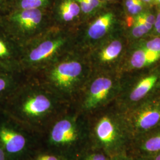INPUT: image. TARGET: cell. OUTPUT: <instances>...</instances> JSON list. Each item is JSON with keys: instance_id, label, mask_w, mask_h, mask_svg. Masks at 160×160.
<instances>
[{"instance_id": "6da1fadb", "label": "cell", "mask_w": 160, "mask_h": 160, "mask_svg": "<svg viewBox=\"0 0 160 160\" xmlns=\"http://www.w3.org/2000/svg\"><path fill=\"white\" fill-rule=\"evenodd\" d=\"M76 48V29L53 25L22 46L20 71L34 74Z\"/></svg>"}, {"instance_id": "7a4b0ae2", "label": "cell", "mask_w": 160, "mask_h": 160, "mask_svg": "<svg viewBox=\"0 0 160 160\" xmlns=\"http://www.w3.org/2000/svg\"><path fill=\"white\" fill-rule=\"evenodd\" d=\"M92 70L86 53L75 48L32 76L55 95L70 96L80 92Z\"/></svg>"}, {"instance_id": "3957f363", "label": "cell", "mask_w": 160, "mask_h": 160, "mask_svg": "<svg viewBox=\"0 0 160 160\" xmlns=\"http://www.w3.org/2000/svg\"><path fill=\"white\" fill-rule=\"evenodd\" d=\"M0 24L21 46L52 26L49 10H9L0 17Z\"/></svg>"}, {"instance_id": "277c9868", "label": "cell", "mask_w": 160, "mask_h": 160, "mask_svg": "<svg viewBox=\"0 0 160 160\" xmlns=\"http://www.w3.org/2000/svg\"><path fill=\"white\" fill-rule=\"evenodd\" d=\"M108 4L76 29L77 48L87 52L110 36L116 22V15L108 8Z\"/></svg>"}, {"instance_id": "5b68a950", "label": "cell", "mask_w": 160, "mask_h": 160, "mask_svg": "<svg viewBox=\"0 0 160 160\" xmlns=\"http://www.w3.org/2000/svg\"><path fill=\"white\" fill-rule=\"evenodd\" d=\"M94 72L96 75H92V72L81 88L84 89V92L81 108L87 111L97 109L103 105L110 97L114 89V80L110 75L102 71Z\"/></svg>"}, {"instance_id": "8992f818", "label": "cell", "mask_w": 160, "mask_h": 160, "mask_svg": "<svg viewBox=\"0 0 160 160\" xmlns=\"http://www.w3.org/2000/svg\"><path fill=\"white\" fill-rule=\"evenodd\" d=\"M129 133L143 135L160 125V103L152 102L142 105L124 120Z\"/></svg>"}, {"instance_id": "52a82bcc", "label": "cell", "mask_w": 160, "mask_h": 160, "mask_svg": "<svg viewBox=\"0 0 160 160\" xmlns=\"http://www.w3.org/2000/svg\"><path fill=\"white\" fill-rule=\"evenodd\" d=\"M95 132L98 141L111 149L120 148L129 133L125 122L120 125L109 116H104L97 122Z\"/></svg>"}, {"instance_id": "ba28073f", "label": "cell", "mask_w": 160, "mask_h": 160, "mask_svg": "<svg viewBox=\"0 0 160 160\" xmlns=\"http://www.w3.org/2000/svg\"><path fill=\"white\" fill-rule=\"evenodd\" d=\"M49 11L54 26L76 29L83 22L80 6L76 0H53Z\"/></svg>"}, {"instance_id": "9c48e42d", "label": "cell", "mask_w": 160, "mask_h": 160, "mask_svg": "<svg viewBox=\"0 0 160 160\" xmlns=\"http://www.w3.org/2000/svg\"><path fill=\"white\" fill-rule=\"evenodd\" d=\"M21 53L22 46L0 24V71L22 73L20 71Z\"/></svg>"}, {"instance_id": "30bf717a", "label": "cell", "mask_w": 160, "mask_h": 160, "mask_svg": "<svg viewBox=\"0 0 160 160\" xmlns=\"http://www.w3.org/2000/svg\"><path fill=\"white\" fill-rule=\"evenodd\" d=\"M77 137V132L74 123L68 119L58 121L52 130L51 140L54 143H71L75 141Z\"/></svg>"}, {"instance_id": "8fae6325", "label": "cell", "mask_w": 160, "mask_h": 160, "mask_svg": "<svg viewBox=\"0 0 160 160\" xmlns=\"http://www.w3.org/2000/svg\"><path fill=\"white\" fill-rule=\"evenodd\" d=\"M0 141L6 151L16 154L23 150L26 145V139L22 135L10 128H0Z\"/></svg>"}, {"instance_id": "7c38bea8", "label": "cell", "mask_w": 160, "mask_h": 160, "mask_svg": "<svg viewBox=\"0 0 160 160\" xmlns=\"http://www.w3.org/2000/svg\"><path fill=\"white\" fill-rule=\"evenodd\" d=\"M157 75H150L141 80L132 90L129 100L132 102H137L143 99L154 87L157 81Z\"/></svg>"}, {"instance_id": "4fadbf2b", "label": "cell", "mask_w": 160, "mask_h": 160, "mask_svg": "<svg viewBox=\"0 0 160 160\" xmlns=\"http://www.w3.org/2000/svg\"><path fill=\"white\" fill-rule=\"evenodd\" d=\"M53 0H8L9 10H50Z\"/></svg>"}, {"instance_id": "5bb4252c", "label": "cell", "mask_w": 160, "mask_h": 160, "mask_svg": "<svg viewBox=\"0 0 160 160\" xmlns=\"http://www.w3.org/2000/svg\"><path fill=\"white\" fill-rule=\"evenodd\" d=\"M22 73H8L0 71V95L14 88L23 80Z\"/></svg>"}, {"instance_id": "9a60e30c", "label": "cell", "mask_w": 160, "mask_h": 160, "mask_svg": "<svg viewBox=\"0 0 160 160\" xmlns=\"http://www.w3.org/2000/svg\"><path fill=\"white\" fill-rule=\"evenodd\" d=\"M80 6L83 22L95 15L107 3L100 0H76ZM82 22V23H83Z\"/></svg>"}, {"instance_id": "2e32d148", "label": "cell", "mask_w": 160, "mask_h": 160, "mask_svg": "<svg viewBox=\"0 0 160 160\" xmlns=\"http://www.w3.org/2000/svg\"><path fill=\"white\" fill-rule=\"evenodd\" d=\"M141 148L149 153L160 152V131L145 138L141 145Z\"/></svg>"}, {"instance_id": "e0dca14e", "label": "cell", "mask_w": 160, "mask_h": 160, "mask_svg": "<svg viewBox=\"0 0 160 160\" xmlns=\"http://www.w3.org/2000/svg\"><path fill=\"white\" fill-rule=\"evenodd\" d=\"M131 63L132 66L135 68H141L150 65L147 51L142 48L135 52L132 56Z\"/></svg>"}, {"instance_id": "ac0fdd59", "label": "cell", "mask_w": 160, "mask_h": 160, "mask_svg": "<svg viewBox=\"0 0 160 160\" xmlns=\"http://www.w3.org/2000/svg\"><path fill=\"white\" fill-rule=\"evenodd\" d=\"M125 7L132 15H138L142 12L143 2L142 0H125Z\"/></svg>"}, {"instance_id": "d6986e66", "label": "cell", "mask_w": 160, "mask_h": 160, "mask_svg": "<svg viewBox=\"0 0 160 160\" xmlns=\"http://www.w3.org/2000/svg\"><path fill=\"white\" fill-rule=\"evenodd\" d=\"M132 28V34L135 38L142 37L143 34L147 33L149 32L147 29L143 24L138 23L137 21H133V25Z\"/></svg>"}, {"instance_id": "ffe728a7", "label": "cell", "mask_w": 160, "mask_h": 160, "mask_svg": "<svg viewBox=\"0 0 160 160\" xmlns=\"http://www.w3.org/2000/svg\"><path fill=\"white\" fill-rule=\"evenodd\" d=\"M143 48L150 51L160 53V38H156L149 40L147 42Z\"/></svg>"}, {"instance_id": "44dd1931", "label": "cell", "mask_w": 160, "mask_h": 160, "mask_svg": "<svg viewBox=\"0 0 160 160\" xmlns=\"http://www.w3.org/2000/svg\"><path fill=\"white\" fill-rule=\"evenodd\" d=\"M138 15L142 18H143V19H145L147 22H148L150 24H151L152 25L154 24L155 22V17L151 12H142L139 14H138Z\"/></svg>"}, {"instance_id": "7402d4cb", "label": "cell", "mask_w": 160, "mask_h": 160, "mask_svg": "<svg viewBox=\"0 0 160 160\" xmlns=\"http://www.w3.org/2000/svg\"><path fill=\"white\" fill-rule=\"evenodd\" d=\"M135 21H137L138 23H141L142 24H143L144 26H145L147 29H148L149 30L152 28L153 25L148 23V22H147L145 19H143V18L139 16L138 14L136 16V17H135L134 18Z\"/></svg>"}, {"instance_id": "603a6c76", "label": "cell", "mask_w": 160, "mask_h": 160, "mask_svg": "<svg viewBox=\"0 0 160 160\" xmlns=\"http://www.w3.org/2000/svg\"><path fill=\"white\" fill-rule=\"evenodd\" d=\"M85 160H107V158L102 154H92L89 155Z\"/></svg>"}, {"instance_id": "cb8c5ba5", "label": "cell", "mask_w": 160, "mask_h": 160, "mask_svg": "<svg viewBox=\"0 0 160 160\" xmlns=\"http://www.w3.org/2000/svg\"><path fill=\"white\" fill-rule=\"evenodd\" d=\"M154 26L155 28L156 32L160 34V10L158 12L157 17H155V22Z\"/></svg>"}, {"instance_id": "d4e9b609", "label": "cell", "mask_w": 160, "mask_h": 160, "mask_svg": "<svg viewBox=\"0 0 160 160\" xmlns=\"http://www.w3.org/2000/svg\"><path fill=\"white\" fill-rule=\"evenodd\" d=\"M40 160H59V159L53 155H43L38 158Z\"/></svg>"}, {"instance_id": "484cf974", "label": "cell", "mask_w": 160, "mask_h": 160, "mask_svg": "<svg viewBox=\"0 0 160 160\" xmlns=\"http://www.w3.org/2000/svg\"><path fill=\"white\" fill-rule=\"evenodd\" d=\"M0 160H6L4 151L2 148V147H1V145H0Z\"/></svg>"}, {"instance_id": "4316f807", "label": "cell", "mask_w": 160, "mask_h": 160, "mask_svg": "<svg viewBox=\"0 0 160 160\" xmlns=\"http://www.w3.org/2000/svg\"><path fill=\"white\" fill-rule=\"evenodd\" d=\"M113 160H131L129 159L128 157L125 156H119L118 157H116Z\"/></svg>"}, {"instance_id": "83f0119b", "label": "cell", "mask_w": 160, "mask_h": 160, "mask_svg": "<svg viewBox=\"0 0 160 160\" xmlns=\"http://www.w3.org/2000/svg\"><path fill=\"white\" fill-rule=\"evenodd\" d=\"M152 160H160V152H157V154L155 155Z\"/></svg>"}, {"instance_id": "f1b7e54d", "label": "cell", "mask_w": 160, "mask_h": 160, "mask_svg": "<svg viewBox=\"0 0 160 160\" xmlns=\"http://www.w3.org/2000/svg\"><path fill=\"white\" fill-rule=\"evenodd\" d=\"M142 1L145 3H151L153 1V0H142Z\"/></svg>"}, {"instance_id": "f546056e", "label": "cell", "mask_w": 160, "mask_h": 160, "mask_svg": "<svg viewBox=\"0 0 160 160\" xmlns=\"http://www.w3.org/2000/svg\"><path fill=\"white\" fill-rule=\"evenodd\" d=\"M100 1H102V2H105V3H109L110 2H112V1H114V0H100Z\"/></svg>"}, {"instance_id": "4dcf8cb0", "label": "cell", "mask_w": 160, "mask_h": 160, "mask_svg": "<svg viewBox=\"0 0 160 160\" xmlns=\"http://www.w3.org/2000/svg\"><path fill=\"white\" fill-rule=\"evenodd\" d=\"M143 160V159H141V160Z\"/></svg>"}, {"instance_id": "1f68e13d", "label": "cell", "mask_w": 160, "mask_h": 160, "mask_svg": "<svg viewBox=\"0 0 160 160\" xmlns=\"http://www.w3.org/2000/svg\"><path fill=\"white\" fill-rule=\"evenodd\" d=\"M39 160V159H38V160Z\"/></svg>"}]
</instances>
